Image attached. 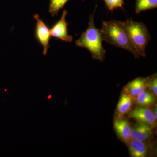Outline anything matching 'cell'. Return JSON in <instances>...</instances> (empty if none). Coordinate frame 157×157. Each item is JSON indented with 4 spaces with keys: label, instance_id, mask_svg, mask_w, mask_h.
Returning <instances> with one entry per match:
<instances>
[{
    "label": "cell",
    "instance_id": "cell-3",
    "mask_svg": "<svg viewBox=\"0 0 157 157\" xmlns=\"http://www.w3.org/2000/svg\"><path fill=\"white\" fill-rule=\"evenodd\" d=\"M122 27L128 35L137 52L143 57L146 56L145 49L151 36L146 26L142 22H136L132 18L121 21Z\"/></svg>",
    "mask_w": 157,
    "mask_h": 157
},
{
    "label": "cell",
    "instance_id": "cell-4",
    "mask_svg": "<svg viewBox=\"0 0 157 157\" xmlns=\"http://www.w3.org/2000/svg\"><path fill=\"white\" fill-rule=\"evenodd\" d=\"M34 18L36 20L35 36L36 39L43 48V53L46 55L48 48L50 47L49 41L50 39V29L48 26L41 19L38 14L34 15Z\"/></svg>",
    "mask_w": 157,
    "mask_h": 157
},
{
    "label": "cell",
    "instance_id": "cell-15",
    "mask_svg": "<svg viewBox=\"0 0 157 157\" xmlns=\"http://www.w3.org/2000/svg\"><path fill=\"white\" fill-rule=\"evenodd\" d=\"M107 9L113 11L114 9L121 8L123 9L124 0H104Z\"/></svg>",
    "mask_w": 157,
    "mask_h": 157
},
{
    "label": "cell",
    "instance_id": "cell-18",
    "mask_svg": "<svg viewBox=\"0 0 157 157\" xmlns=\"http://www.w3.org/2000/svg\"><path fill=\"white\" fill-rule=\"evenodd\" d=\"M52 98V96L51 95H49L48 97V99H50L51 98Z\"/></svg>",
    "mask_w": 157,
    "mask_h": 157
},
{
    "label": "cell",
    "instance_id": "cell-7",
    "mask_svg": "<svg viewBox=\"0 0 157 157\" xmlns=\"http://www.w3.org/2000/svg\"><path fill=\"white\" fill-rule=\"evenodd\" d=\"M150 77H138L130 82L126 86L127 93L133 98H136L139 94L145 90Z\"/></svg>",
    "mask_w": 157,
    "mask_h": 157
},
{
    "label": "cell",
    "instance_id": "cell-1",
    "mask_svg": "<svg viewBox=\"0 0 157 157\" xmlns=\"http://www.w3.org/2000/svg\"><path fill=\"white\" fill-rule=\"evenodd\" d=\"M101 32L103 41L108 42L110 45L128 51L136 58H139L140 55L128 35L122 27L121 21L111 20L103 21Z\"/></svg>",
    "mask_w": 157,
    "mask_h": 157
},
{
    "label": "cell",
    "instance_id": "cell-12",
    "mask_svg": "<svg viewBox=\"0 0 157 157\" xmlns=\"http://www.w3.org/2000/svg\"><path fill=\"white\" fill-rule=\"evenodd\" d=\"M156 98L153 94L148 91L144 90L136 98V103L138 106L146 107L154 104Z\"/></svg>",
    "mask_w": 157,
    "mask_h": 157
},
{
    "label": "cell",
    "instance_id": "cell-6",
    "mask_svg": "<svg viewBox=\"0 0 157 157\" xmlns=\"http://www.w3.org/2000/svg\"><path fill=\"white\" fill-rule=\"evenodd\" d=\"M129 118L135 119L140 123L146 124L151 128L155 127L156 121L154 116L153 110L146 107H137L130 111Z\"/></svg>",
    "mask_w": 157,
    "mask_h": 157
},
{
    "label": "cell",
    "instance_id": "cell-2",
    "mask_svg": "<svg viewBox=\"0 0 157 157\" xmlns=\"http://www.w3.org/2000/svg\"><path fill=\"white\" fill-rule=\"evenodd\" d=\"M96 8L92 14L89 16V27L81 36L75 42L76 46L88 49L94 59L104 60L106 51L102 45V35L101 29L96 28L94 22V14Z\"/></svg>",
    "mask_w": 157,
    "mask_h": 157
},
{
    "label": "cell",
    "instance_id": "cell-16",
    "mask_svg": "<svg viewBox=\"0 0 157 157\" xmlns=\"http://www.w3.org/2000/svg\"><path fill=\"white\" fill-rule=\"evenodd\" d=\"M147 87H148L154 95L156 97L157 95V79L156 75H154L151 78H150L147 84Z\"/></svg>",
    "mask_w": 157,
    "mask_h": 157
},
{
    "label": "cell",
    "instance_id": "cell-13",
    "mask_svg": "<svg viewBox=\"0 0 157 157\" xmlns=\"http://www.w3.org/2000/svg\"><path fill=\"white\" fill-rule=\"evenodd\" d=\"M157 8V0H136L135 12L138 14L142 11Z\"/></svg>",
    "mask_w": 157,
    "mask_h": 157
},
{
    "label": "cell",
    "instance_id": "cell-9",
    "mask_svg": "<svg viewBox=\"0 0 157 157\" xmlns=\"http://www.w3.org/2000/svg\"><path fill=\"white\" fill-rule=\"evenodd\" d=\"M128 144L131 156L144 157L146 156L147 147L144 141L131 138Z\"/></svg>",
    "mask_w": 157,
    "mask_h": 157
},
{
    "label": "cell",
    "instance_id": "cell-8",
    "mask_svg": "<svg viewBox=\"0 0 157 157\" xmlns=\"http://www.w3.org/2000/svg\"><path fill=\"white\" fill-rule=\"evenodd\" d=\"M114 128L119 137L128 144L131 139L132 128L128 121L123 118H118L114 122Z\"/></svg>",
    "mask_w": 157,
    "mask_h": 157
},
{
    "label": "cell",
    "instance_id": "cell-5",
    "mask_svg": "<svg viewBox=\"0 0 157 157\" xmlns=\"http://www.w3.org/2000/svg\"><path fill=\"white\" fill-rule=\"evenodd\" d=\"M67 11L64 10L60 19L50 29L51 36L61 39L66 42H71L73 41V37L68 35V23L66 21Z\"/></svg>",
    "mask_w": 157,
    "mask_h": 157
},
{
    "label": "cell",
    "instance_id": "cell-10",
    "mask_svg": "<svg viewBox=\"0 0 157 157\" xmlns=\"http://www.w3.org/2000/svg\"><path fill=\"white\" fill-rule=\"evenodd\" d=\"M152 135L151 128L148 125L139 123L135 125L131 131V138L145 141Z\"/></svg>",
    "mask_w": 157,
    "mask_h": 157
},
{
    "label": "cell",
    "instance_id": "cell-11",
    "mask_svg": "<svg viewBox=\"0 0 157 157\" xmlns=\"http://www.w3.org/2000/svg\"><path fill=\"white\" fill-rule=\"evenodd\" d=\"M134 98L127 93L121 95L117 106V114L119 117H121L131 110L133 104Z\"/></svg>",
    "mask_w": 157,
    "mask_h": 157
},
{
    "label": "cell",
    "instance_id": "cell-14",
    "mask_svg": "<svg viewBox=\"0 0 157 157\" xmlns=\"http://www.w3.org/2000/svg\"><path fill=\"white\" fill-rule=\"evenodd\" d=\"M48 11L52 16L58 15L59 11L63 8L64 6L69 0H49Z\"/></svg>",
    "mask_w": 157,
    "mask_h": 157
},
{
    "label": "cell",
    "instance_id": "cell-17",
    "mask_svg": "<svg viewBox=\"0 0 157 157\" xmlns=\"http://www.w3.org/2000/svg\"><path fill=\"white\" fill-rule=\"evenodd\" d=\"M157 107H156V108H155L153 110L154 116L155 120L156 121H157Z\"/></svg>",
    "mask_w": 157,
    "mask_h": 157
}]
</instances>
